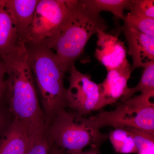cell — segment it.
<instances>
[{
    "mask_svg": "<svg viewBox=\"0 0 154 154\" xmlns=\"http://www.w3.org/2000/svg\"><path fill=\"white\" fill-rule=\"evenodd\" d=\"M52 144L47 131L33 136L27 154H49Z\"/></svg>",
    "mask_w": 154,
    "mask_h": 154,
    "instance_id": "d6986e66",
    "label": "cell"
},
{
    "mask_svg": "<svg viewBox=\"0 0 154 154\" xmlns=\"http://www.w3.org/2000/svg\"><path fill=\"white\" fill-rule=\"evenodd\" d=\"M107 75L101 84L103 107L117 102L128 92V82L132 71L131 68L107 71Z\"/></svg>",
    "mask_w": 154,
    "mask_h": 154,
    "instance_id": "30bf717a",
    "label": "cell"
},
{
    "mask_svg": "<svg viewBox=\"0 0 154 154\" xmlns=\"http://www.w3.org/2000/svg\"><path fill=\"white\" fill-rule=\"evenodd\" d=\"M134 139L138 154H154V134L134 128H125Z\"/></svg>",
    "mask_w": 154,
    "mask_h": 154,
    "instance_id": "ac0fdd59",
    "label": "cell"
},
{
    "mask_svg": "<svg viewBox=\"0 0 154 154\" xmlns=\"http://www.w3.org/2000/svg\"><path fill=\"white\" fill-rule=\"evenodd\" d=\"M109 137L116 152L124 154L137 152L134 139L125 128H116L112 131Z\"/></svg>",
    "mask_w": 154,
    "mask_h": 154,
    "instance_id": "9a60e30c",
    "label": "cell"
},
{
    "mask_svg": "<svg viewBox=\"0 0 154 154\" xmlns=\"http://www.w3.org/2000/svg\"><path fill=\"white\" fill-rule=\"evenodd\" d=\"M100 146H91L88 150L75 151H64V154H100L99 152Z\"/></svg>",
    "mask_w": 154,
    "mask_h": 154,
    "instance_id": "7402d4cb",
    "label": "cell"
},
{
    "mask_svg": "<svg viewBox=\"0 0 154 154\" xmlns=\"http://www.w3.org/2000/svg\"><path fill=\"white\" fill-rule=\"evenodd\" d=\"M128 45V53L132 57L131 70L144 68L149 63L154 61V36L141 33L133 28L122 27Z\"/></svg>",
    "mask_w": 154,
    "mask_h": 154,
    "instance_id": "9c48e42d",
    "label": "cell"
},
{
    "mask_svg": "<svg viewBox=\"0 0 154 154\" xmlns=\"http://www.w3.org/2000/svg\"><path fill=\"white\" fill-rule=\"evenodd\" d=\"M49 154H64V151L56 146L52 145Z\"/></svg>",
    "mask_w": 154,
    "mask_h": 154,
    "instance_id": "603a6c76",
    "label": "cell"
},
{
    "mask_svg": "<svg viewBox=\"0 0 154 154\" xmlns=\"http://www.w3.org/2000/svg\"><path fill=\"white\" fill-rule=\"evenodd\" d=\"M87 8L96 14L102 11L111 12L118 19L124 20V11L129 9L131 0H82Z\"/></svg>",
    "mask_w": 154,
    "mask_h": 154,
    "instance_id": "5bb4252c",
    "label": "cell"
},
{
    "mask_svg": "<svg viewBox=\"0 0 154 154\" xmlns=\"http://www.w3.org/2000/svg\"><path fill=\"white\" fill-rule=\"evenodd\" d=\"M17 24L7 0H0V57L8 54L19 40Z\"/></svg>",
    "mask_w": 154,
    "mask_h": 154,
    "instance_id": "7c38bea8",
    "label": "cell"
},
{
    "mask_svg": "<svg viewBox=\"0 0 154 154\" xmlns=\"http://www.w3.org/2000/svg\"><path fill=\"white\" fill-rule=\"evenodd\" d=\"M25 45L48 126L58 112L66 107L67 89L64 85L66 73L52 49L44 44Z\"/></svg>",
    "mask_w": 154,
    "mask_h": 154,
    "instance_id": "7a4b0ae2",
    "label": "cell"
},
{
    "mask_svg": "<svg viewBox=\"0 0 154 154\" xmlns=\"http://www.w3.org/2000/svg\"><path fill=\"white\" fill-rule=\"evenodd\" d=\"M130 14L154 19V0H131Z\"/></svg>",
    "mask_w": 154,
    "mask_h": 154,
    "instance_id": "ffe728a7",
    "label": "cell"
},
{
    "mask_svg": "<svg viewBox=\"0 0 154 154\" xmlns=\"http://www.w3.org/2000/svg\"><path fill=\"white\" fill-rule=\"evenodd\" d=\"M40 0H7L17 24L20 39L23 40L33 22Z\"/></svg>",
    "mask_w": 154,
    "mask_h": 154,
    "instance_id": "4fadbf2b",
    "label": "cell"
},
{
    "mask_svg": "<svg viewBox=\"0 0 154 154\" xmlns=\"http://www.w3.org/2000/svg\"><path fill=\"white\" fill-rule=\"evenodd\" d=\"M49 125L47 134L52 145L64 151L83 150L88 146H100L108 138L89 118L65 109L58 112Z\"/></svg>",
    "mask_w": 154,
    "mask_h": 154,
    "instance_id": "277c9868",
    "label": "cell"
},
{
    "mask_svg": "<svg viewBox=\"0 0 154 154\" xmlns=\"http://www.w3.org/2000/svg\"><path fill=\"white\" fill-rule=\"evenodd\" d=\"M96 34L98 40L95 56L107 71L131 68L127 59L126 48L118 38V33L113 35L99 30Z\"/></svg>",
    "mask_w": 154,
    "mask_h": 154,
    "instance_id": "ba28073f",
    "label": "cell"
},
{
    "mask_svg": "<svg viewBox=\"0 0 154 154\" xmlns=\"http://www.w3.org/2000/svg\"><path fill=\"white\" fill-rule=\"evenodd\" d=\"M107 28V22L100 14L86 8L82 0L73 1L66 22L53 49L64 72L74 65L91 36L98 30L106 31Z\"/></svg>",
    "mask_w": 154,
    "mask_h": 154,
    "instance_id": "3957f363",
    "label": "cell"
},
{
    "mask_svg": "<svg viewBox=\"0 0 154 154\" xmlns=\"http://www.w3.org/2000/svg\"><path fill=\"white\" fill-rule=\"evenodd\" d=\"M73 0H40L32 25L23 40L53 49L65 24Z\"/></svg>",
    "mask_w": 154,
    "mask_h": 154,
    "instance_id": "8992f818",
    "label": "cell"
},
{
    "mask_svg": "<svg viewBox=\"0 0 154 154\" xmlns=\"http://www.w3.org/2000/svg\"><path fill=\"white\" fill-rule=\"evenodd\" d=\"M69 71V86L67 89L66 107L84 116L103 108L100 84L94 82L91 76L78 71L75 65Z\"/></svg>",
    "mask_w": 154,
    "mask_h": 154,
    "instance_id": "52a82bcc",
    "label": "cell"
},
{
    "mask_svg": "<svg viewBox=\"0 0 154 154\" xmlns=\"http://www.w3.org/2000/svg\"><path fill=\"white\" fill-rule=\"evenodd\" d=\"M31 138L26 127L14 119L0 140V154H27Z\"/></svg>",
    "mask_w": 154,
    "mask_h": 154,
    "instance_id": "8fae6325",
    "label": "cell"
},
{
    "mask_svg": "<svg viewBox=\"0 0 154 154\" xmlns=\"http://www.w3.org/2000/svg\"><path fill=\"white\" fill-rule=\"evenodd\" d=\"M122 27L133 28L152 36H154V19L135 16L128 13L125 16Z\"/></svg>",
    "mask_w": 154,
    "mask_h": 154,
    "instance_id": "e0dca14e",
    "label": "cell"
},
{
    "mask_svg": "<svg viewBox=\"0 0 154 154\" xmlns=\"http://www.w3.org/2000/svg\"><path fill=\"white\" fill-rule=\"evenodd\" d=\"M154 91L121 101L115 110L89 117L99 128H134L154 134Z\"/></svg>",
    "mask_w": 154,
    "mask_h": 154,
    "instance_id": "5b68a950",
    "label": "cell"
},
{
    "mask_svg": "<svg viewBox=\"0 0 154 154\" xmlns=\"http://www.w3.org/2000/svg\"><path fill=\"white\" fill-rule=\"evenodd\" d=\"M4 118L3 116L0 113V128L4 124Z\"/></svg>",
    "mask_w": 154,
    "mask_h": 154,
    "instance_id": "cb8c5ba5",
    "label": "cell"
},
{
    "mask_svg": "<svg viewBox=\"0 0 154 154\" xmlns=\"http://www.w3.org/2000/svg\"><path fill=\"white\" fill-rule=\"evenodd\" d=\"M6 79L5 64L2 59L0 57V101L5 96Z\"/></svg>",
    "mask_w": 154,
    "mask_h": 154,
    "instance_id": "44dd1931",
    "label": "cell"
},
{
    "mask_svg": "<svg viewBox=\"0 0 154 154\" xmlns=\"http://www.w3.org/2000/svg\"><path fill=\"white\" fill-rule=\"evenodd\" d=\"M2 59L6 68L5 96L11 113L28 129L31 136L47 131L25 42L20 39Z\"/></svg>",
    "mask_w": 154,
    "mask_h": 154,
    "instance_id": "6da1fadb",
    "label": "cell"
},
{
    "mask_svg": "<svg viewBox=\"0 0 154 154\" xmlns=\"http://www.w3.org/2000/svg\"><path fill=\"white\" fill-rule=\"evenodd\" d=\"M143 69L139 82L134 88H129L126 96L121 98V101L131 98L137 92L144 94L154 91V61L149 63Z\"/></svg>",
    "mask_w": 154,
    "mask_h": 154,
    "instance_id": "2e32d148",
    "label": "cell"
}]
</instances>
